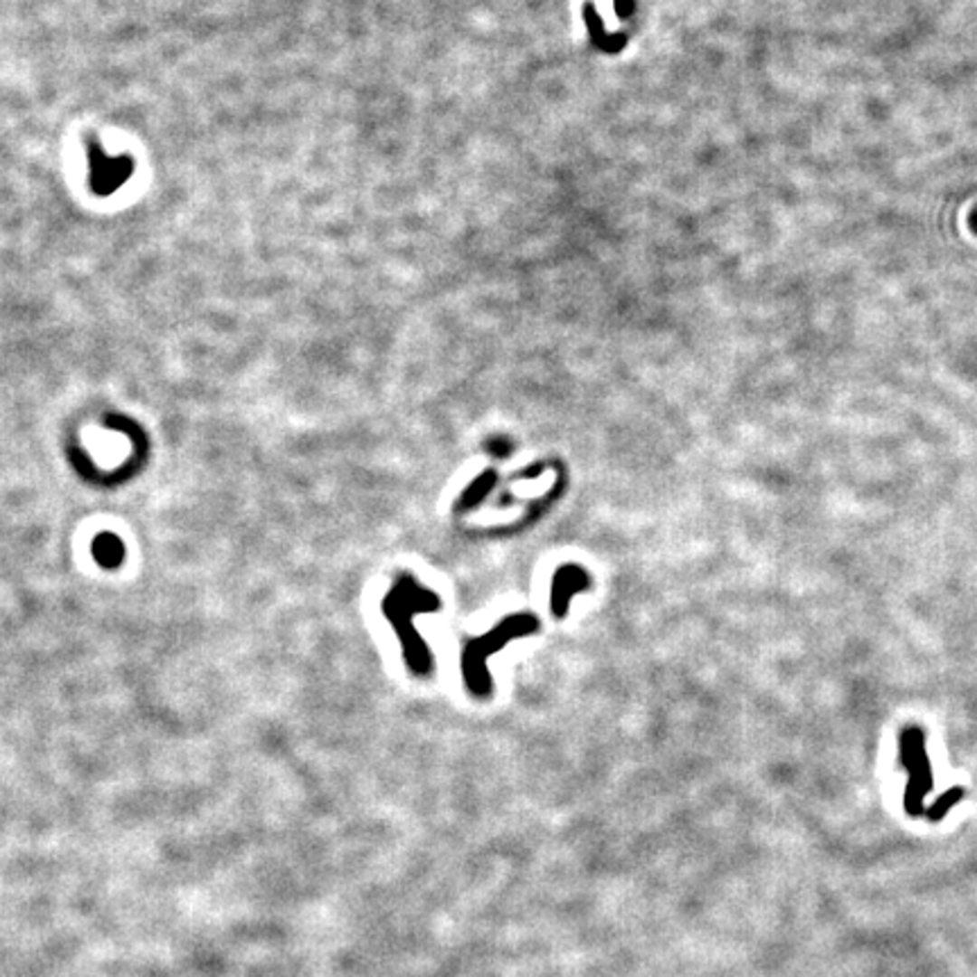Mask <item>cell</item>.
<instances>
[{
    "label": "cell",
    "mask_w": 977,
    "mask_h": 977,
    "mask_svg": "<svg viewBox=\"0 0 977 977\" xmlns=\"http://www.w3.org/2000/svg\"><path fill=\"white\" fill-rule=\"evenodd\" d=\"M95 559L100 565H118L120 564L122 555H125V547H122L120 538H116L113 534H100L93 543Z\"/></svg>",
    "instance_id": "3"
},
{
    "label": "cell",
    "mask_w": 977,
    "mask_h": 977,
    "mask_svg": "<svg viewBox=\"0 0 977 977\" xmlns=\"http://www.w3.org/2000/svg\"><path fill=\"white\" fill-rule=\"evenodd\" d=\"M534 627H536V620H534L532 615L518 613V615H514V618L505 620V622H502L498 629H493L491 633L478 638V640H473L469 647H466L464 677H466V683H469V688L475 692V695H487V692L491 690V678L487 677V669H484V663H487L488 656L496 654L498 647L509 642L511 638L523 636V633H527L529 629H534Z\"/></svg>",
    "instance_id": "1"
},
{
    "label": "cell",
    "mask_w": 977,
    "mask_h": 977,
    "mask_svg": "<svg viewBox=\"0 0 977 977\" xmlns=\"http://www.w3.org/2000/svg\"><path fill=\"white\" fill-rule=\"evenodd\" d=\"M582 588H588V574L582 568L568 565V568H561L556 573L555 586H552V609H555L556 618H561V613L565 611L570 595L582 591Z\"/></svg>",
    "instance_id": "2"
}]
</instances>
